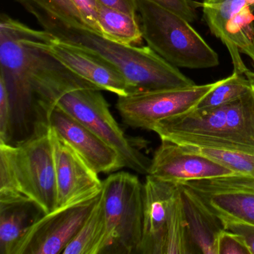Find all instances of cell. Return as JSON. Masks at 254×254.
<instances>
[{"label":"cell","instance_id":"1","mask_svg":"<svg viewBox=\"0 0 254 254\" xmlns=\"http://www.w3.org/2000/svg\"><path fill=\"white\" fill-rule=\"evenodd\" d=\"M17 1L37 19L44 30L58 39L78 46L114 65L124 75L134 92L154 91L195 84L148 46L138 47L114 42L85 26L69 23L53 15L31 0Z\"/></svg>","mask_w":254,"mask_h":254},{"label":"cell","instance_id":"27","mask_svg":"<svg viewBox=\"0 0 254 254\" xmlns=\"http://www.w3.org/2000/svg\"><path fill=\"white\" fill-rule=\"evenodd\" d=\"M81 14L86 27L102 35L99 22V3L96 0H71Z\"/></svg>","mask_w":254,"mask_h":254},{"label":"cell","instance_id":"15","mask_svg":"<svg viewBox=\"0 0 254 254\" xmlns=\"http://www.w3.org/2000/svg\"><path fill=\"white\" fill-rule=\"evenodd\" d=\"M143 186V227L136 254H163L169 212L180 187L149 175Z\"/></svg>","mask_w":254,"mask_h":254},{"label":"cell","instance_id":"3","mask_svg":"<svg viewBox=\"0 0 254 254\" xmlns=\"http://www.w3.org/2000/svg\"><path fill=\"white\" fill-rule=\"evenodd\" d=\"M101 89L73 72L44 82L37 91L38 105H55L96 133L121 157L124 168L147 175L151 160L126 136L110 111Z\"/></svg>","mask_w":254,"mask_h":254},{"label":"cell","instance_id":"5","mask_svg":"<svg viewBox=\"0 0 254 254\" xmlns=\"http://www.w3.org/2000/svg\"><path fill=\"white\" fill-rule=\"evenodd\" d=\"M0 194L22 195L44 214L56 209V169L50 125L38 114L32 134L14 144H0Z\"/></svg>","mask_w":254,"mask_h":254},{"label":"cell","instance_id":"9","mask_svg":"<svg viewBox=\"0 0 254 254\" xmlns=\"http://www.w3.org/2000/svg\"><path fill=\"white\" fill-rule=\"evenodd\" d=\"M100 194L43 215L19 241L13 254H62L90 215Z\"/></svg>","mask_w":254,"mask_h":254},{"label":"cell","instance_id":"22","mask_svg":"<svg viewBox=\"0 0 254 254\" xmlns=\"http://www.w3.org/2000/svg\"><path fill=\"white\" fill-rule=\"evenodd\" d=\"M200 5L211 33L220 40L227 22L233 16L246 7L254 10V0H204Z\"/></svg>","mask_w":254,"mask_h":254},{"label":"cell","instance_id":"14","mask_svg":"<svg viewBox=\"0 0 254 254\" xmlns=\"http://www.w3.org/2000/svg\"><path fill=\"white\" fill-rule=\"evenodd\" d=\"M161 140L151 159L148 171V175L154 178L179 185L191 180L236 173L208 157L185 151L172 141Z\"/></svg>","mask_w":254,"mask_h":254},{"label":"cell","instance_id":"29","mask_svg":"<svg viewBox=\"0 0 254 254\" xmlns=\"http://www.w3.org/2000/svg\"><path fill=\"white\" fill-rule=\"evenodd\" d=\"M225 230L240 235L244 238L251 254H254V224L230 218H220Z\"/></svg>","mask_w":254,"mask_h":254},{"label":"cell","instance_id":"24","mask_svg":"<svg viewBox=\"0 0 254 254\" xmlns=\"http://www.w3.org/2000/svg\"><path fill=\"white\" fill-rule=\"evenodd\" d=\"M0 144H14V118L9 92L0 75Z\"/></svg>","mask_w":254,"mask_h":254},{"label":"cell","instance_id":"16","mask_svg":"<svg viewBox=\"0 0 254 254\" xmlns=\"http://www.w3.org/2000/svg\"><path fill=\"white\" fill-rule=\"evenodd\" d=\"M44 215L35 202L24 196L0 194V254H13L29 227Z\"/></svg>","mask_w":254,"mask_h":254},{"label":"cell","instance_id":"25","mask_svg":"<svg viewBox=\"0 0 254 254\" xmlns=\"http://www.w3.org/2000/svg\"><path fill=\"white\" fill-rule=\"evenodd\" d=\"M34 3L44 8L53 15L69 23H78L85 26L79 11L71 0H31Z\"/></svg>","mask_w":254,"mask_h":254},{"label":"cell","instance_id":"18","mask_svg":"<svg viewBox=\"0 0 254 254\" xmlns=\"http://www.w3.org/2000/svg\"><path fill=\"white\" fill-rule=\"evenodd\" d=\"M99 22L104 38L125 45L142 43V29L139 17L99 4Z\"/></svg>","mask_w":254,"mask_h":254},{"label":"cell","instance_id":"8","mask_svg":"<svg viewBox=\"0 0 254 254\" xmlns=\"http://www.w3.org/2000/svg\"><path fill=\"white\" fill-rule=\"evenodd\" d=\"M222 81L202 85L134 92L127 96H118L116 108L125 124L135 128L151 130L160 120L195 108Z\"/></svg>","mask_w":254,"mask_h":254},{"label":"cell","instance_id":"28","mask_svg":"<svg viewBox=\"0 0 254 254\" xmlns=\"http://www.w3.org/2000/svg\"><path fill=\"white\" fill-rule=\"evenodd\" d=\"M154 3L182 17L190 23L197 18L195 2L192 0H151Z\"/></svg>","mask_w":254,"mask_h":254},{"label":"cell","instance_id":"2","mask_svg":"<svg viewBox=\"0 0 254 254\" xmlns=\"http://www.w3.org/2000/svg\"><path fill=\"white\" fill-rule=\"evenodd\" d=\"M54 35L37 31L9 16L0 18L1 74L9 92L14 118V144L29 137L38 118L35 85L53 57L41 48Z\"/></svg>","mask_w":254,"mask_h":254},{"label":"cell","instance_id":"19","mask_svg":"<svg viewBox=\"0 0 254 254\" xmlns=\"http://www.w3.org/2000/svg\"><path fill=\"white\" fill-rule=\"evenodd\" d=\"M105 221L102 193L90 215L62 254H102Z\"/></svg>","mask_w":254,"mask_h":254},{"label":"cell","instance_id":"7","mask_svg":"<svg viewBox=\"0 0 254 254\" xmlns=\"http://www.w3.org/2000/svg\"><path fill=\"white\" fill-rule=\"evenodd\" d=\"M144 186L127 172L112 174L102 190L105 238L102 254H136L143 227Z\"/></svg>","mask_w":254,"mask_h":254},{"label":"cell","instance_id":"17","mask_svg":"<svg viewBox=\"0 0 254 254\" xmlns=\"http://www.w3.org/2000/svg\"><path fill=\"white\" fill-rule=\"evenodd\" d=\"M193 246L197 254H217L216 242L224 230L220 218L188 187L179 185Z\"/></svg>","mask_w":254,"mask_h":254},{"label":"cell","instance_id":"20","mask_svg":"<svg viewBox=\"0 0 254 254\" xmlns=\"http://www.w3.org/2000/svg\"><path fill=\"white\" fill-rule=\"evenodd\" d=\"M194 254L197 253L190 238L184 200L180 187L169 212L163 242V254Z\"/></svg>","mask_w":254,"mask_h":254},{"label":"cell","instance_id":"21","mask_svg":"<svg viewBox=\"0 0 254 254\" xmlns=\"http://www.w3.org/2000/svg\"><path fill=\"white\" fill-rule=\"evenodd\" d=\"M254 85V77L249 78L243 74L234 72L233 75L224 78L218 87L208 93L196 108L212 109L234 102L252 91Z\"/></svg>","mask_w":254,"mask_h":254},{"label":"cell","instance_id":"23","mask_svg":"<svg viewBox=\"0 0 254 254\" xmlns=\"http://www.w3.org/2000/svg\"><path fill=\"white\" fill-rule=\"evenodd\" d=\"M179 145L185 151L208 157L229 168L236 173L254 175V154L231 150L201 148L193 145Z\"/></svg>","mask_w":254,"mask_h":254},{"label":"cell","instance_id":"13","mask_svg":"<svg viewBox=\"0 0 254 254\" xmlns=\"http://www.w3.org/2000/svg\"><path fill=\"white\" fill-rule=\"evenodd\" d=\"M49 54L68 69L105 91L118 96L133 93L132 86L118 69L102 58L78 46L55 37L40 44Z\"/></svg>","mask_w":254,"mask_h":254},{"label":"cell","instance_id":"4","mask_svg":"<svg viewBox=\"0 0 254 254\" xmlns=\"http://www.w3.org/2000/svg\"><path fill=\"white\" fill-rule=\"evenodd\" d=\"M151 130L178 145L254 154V85L234 102L212 109L193 108L160 120Z\"/></svg>","mask_w":254,"mask_h":254},{"label":"cell","instance_id":"6","mask_svg":"<svg viewBox=\"0 0 254 254\" xmlns=\"http://www.w3.org/2000/svg\"><path fill=\"white\" fill-rule=\"evenodd\" d=\"M147 46L176 67L207 69L219 64L218 54L181 16L151 0H136Z\"/></svg>","mask_w":254,"mask_h":254},{"label":"cell","instance_id":"30","mask_svg":"<svg viewBox=\"0 0 254 254\" xmlns=\"http://www.w3.org/2000/svg\"><path fill=\"white\" fill-rule=\"evenodd\" d=\"M98 3L138 17L136 0H96Z\"/></svg>","mask_w":254,"mask_h":254},{"label":"cell","instance_id":"26","mask_svg":"<svg viewBox=\"0 0 254 254\" xmlns=\"http://www.w3.org/2000/svg\"><path fill=\"white\" fill-rule=\"evenodd\" d=\"M216 254H251L243 237L225 229L217 239Z\"/></svg>","mask_w":254,"mask_h":254},{"label":"cell","instance_id":"10","mask_svg":"<svg viewBox=\"0 0 254 254\" xmlns=\"http://www.w3.org/2000/svg\"><path fill=\"white\" fill-rule=\"evenodd\" d=\"M179 185L194 191L218 218L254 224V175L235 173L191 180Z\"/></svg>","mask_w":254,"mask_h":254},{"label":"cell","instance_id":"11","mask_svg":"<svg viewBox=\"0 0 254 254\" xmlns=\"http://www.w3.org/2000/svg\"><path fill=\"white\" fill-rule=\"evenodd\" d=\"M50 130L56 169V209L99 196L103 187L99 174L51 126Z\"/></svg>","mask_w":254,"mask_h":254},{"label":"cell","instance_id":"12","mask_svg":"<svg viewBox=\"0 0 254 254\" xmlns=\"http://www.w3.org/2000/svg\"><path fill=\"white\" fill-rule=\"evenodd\" d=\"M48 124L99 174L124 168L119 153L96 133L55 105H38Z\"/></svg>","mask_w":254,"mask_h":254}]
</instances>
